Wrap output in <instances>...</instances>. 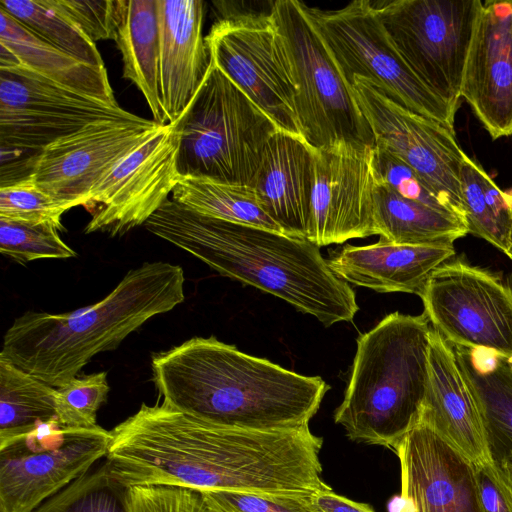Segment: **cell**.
<instances>
[{"label": "cell", "mask_w": 512, "mask_h": 512, "mask_svg": "<svg viewBox=\"0 0 512 512\" xmlns=\"http://www.w3.org/2000/svg\"><path fill=\"white\" fill-rule=\"evenodd\" d=\"M69 209L42 190L32 177L0 187V218L29 222H49L61 229V216Z\"/></svg>", "instance_id": "e575fe53"}, {"label": "cell", "mask_w": 512, "mask_h": 512, "mask_svg": "<svg viewBox=\"0 0 512 512\" xmlns=\"http://www.w3.org/2000/svg\"><path fill=\"white\" fill-rule=\"evenodd\" d=\"M160 97L166 123L176 121L198 92L211 65L203 36L205 3L158 0Z\"/></svg>", "instance_id": "ffe728a7"}, {"label": "cell", "mask_w": 512, "mask_h": 512, "mask_svg": "<svg viewBox=\"0 0 512 512\" xmlns=\"http://www.w3.org/2000/svg\"><path fill=\"white\" fill-rule=\"evenodd\" d=\"M314 150L303 138L277 130L266 143L250 185L267 215L291 237L307 239Z\"/></svg>", "instance_id": "44dd1931"}, {"label": "cell", "mask_w": 512, "mask_h": 512, "mask_svg": "<svg viewBox=\"0 0 512 512\" xmlns=\"http://www.w3.org/2000/svg\"><path fill=\"white\" fill-rule=\"evenodd\" d=\"M0 43L14 53L19 65L43 78L108 105L120 106L106 68L89 65L52 46L2 8Z\"/></svg>", "instance_id": "cb8c5ba5"}, {"label": "cell", "mask_w": 512, "mask_h": 512, "mask_svg": "<svg viewBox=\"0 0 512 512\" xmlns=\"http://www.w3.org/2000/svg\"><path fill=\"white\" fill-rule=\"evenodd\" d=\"M419 297L432 328L451 345L512 364V285L500 276L450 259L432 272Z\"/></svg>", "instance_id": "7c38bea8"}, {"label": "cell", "mask_w": 512, "mask_h": 512, "mask_svg": "<svg viewBox=\"0 0 512 512\" xmlns=\"http://www.w3.org/2000/svg\"><path fill=\"white\" fill-rule=\"evenodd\" d=\"M221 12L205 36L211 60L280 130L303 138L289 57L270 9Z\"/></svg>", "instance_id": "8fae6325"}, {"label": "cell", "mask_w": 512, "mask_h": 512, "mask_svg": "<svg viewBox=\"0 0 512 512\" xmlns=\"http://www.w3.org/2000/svg\"><path fill=\"white\" fill-rule=\"evenodd\" d=\"M474 466L482 512H512V471L507 463L493 458Z\"/></svg>", "instance_id": "ab89813d"}, {"label": "cell", "mask_w": 512, "mask_h": 512, "mask_svg": "<svg viewBox=\"0 0 512 512\" xmlns=\"http://www.w3.org/2000/svg\"><path fill=\"white\" fill-rule=\"evenodd\" d=\"M492 139L512 134V1L482 3L461 85Z\"/></svg>", "instance_id": "d6986e66"}, {"label": "cell", "mask_w": 512, "mask_h": 512, "mask_svg": "<svg viewBox=\"0 0 512 512\" xmlns=\"http://www.w3.org/2000/svg\"><path fill=\"white\" fill-rule=\"evenodd\" d=\"M110 431L57 419L0 439V512H32L105 458Z\"/></svg>", "instance_id": "30bf717a"}, {"label": "cell", "mask_w": 512, "mask_h": 512, "mask_svg": "<svg viewBox=\"0 0 512 512\" xmlns=\"http://www.w3.org/2000/svg\"><path fill=\"white\" fill-rule=\"evenodd\" d=\"M311 499L318 512H375L365 503L336 494L329 485L313 492Z\"/></svg>", "instance_id": "60d3db41"}, {"label": "cell", "mask_w": 512, "mask_h": 512, "mask_svg": "<svg viewBox=\"0 0 512 512\" xmlns=\"http://www.w3.org/2000/svg\"><path fill=\"white\" fill-rule=\"evenodd\" d=\"M305 8L350 86L354 77L366 78L400 106L455 132L456 111L403 59L372 1L355 0L336 10Z\"/></svg>", "instance_id": "ba28073f"}, {"label": "cell", "mask_w": 512, "mask_h": 512, "mask_svg": "<svg viewBox=\"0 0 512 512\" xmlns=\"http://www.w3.org/2000/svg\"><path fill=\"white\" fill-rule=\"evenodd\" d=\"M162 402L206 422L244 430L309 426L330 386L215 336L193 337L153 355Z\"/></svg>", "instance_id": "7a4b0ae2"}, {"label": "cell", "mask_w": 512, "mask_h": 512, "mask_svg": "<svg viewBox=\"0 0 512 512\" xmlns=\"http://www.w3.org/2000/svg\"><path fill=\"white\" fill-rule=\"evenodd\" d=\"M171 199L205 216L283 233L250 185L180 175Z\"/></svg>", "instance_id": "83f0119b"}, {"label": "cell", "mask_w": 512, "mask_h": 512, "mask_svg": "<svg viewBox=\"0 0 512 512\" xmlns=\"http://www.w3.org/2000/svg\"><path fill=\"white\" fill-rule=\"evenodd\" d=\"M182 115L160 125L112 166L91 191L86 234L121 236L145 224L168 200L180 176L177 167Z\"/></svg>", "instance_id": "5bb4252c"}, {"label": "cell", "mask_w": 512, "mask_h": 512, "mask_svg": "<svg viewBox=\"0 0 512 512\" xmlns=\"http://www.w3.org/2000/svg\"><path fill=\"white\" fill-rule=\"evenodd\" d=\"M61 7L94 43L115 40L126 0H58Z\"/></svg>", "instance_id": "74e56055"}, {"label": "cell", "mask_w": 512, "mask_h": 512, "mask_svg": "<svg viewBox=\"0 0 512 512\" xmlns=\"http://www.w3.org/2000/svg\"><path fill=\"white\" fill-rule=\"evenodd\" d=\"M375 145L339 142L314 150L307 239L318 247L376 235Z\"/></svg>", "instance_id": "2e32d148"}, {"label": "cell", "mask_w": 512, "mask_h": 512, "mask_svg": "<svg viewBox=\"0 0 512 512\" xmlns=\"http://www.w3.org/2000/svg\"><path fill=\"white\" fill-rule=\"evenodd\" d=\"M312 493L277 495L219 490L201 492L211 512H318L312 503Z\"/></svg>", "instance_id": "d590c367"}, {"label": "cell", "mask_w": 512, "mask_h": 512, "mask_svg": "<svg viewBox=\"0 0 512 512\" xmlns=\"http://www.w3.org/2000/svg\"><path fill=\"white\" fill-rule=\"evenodd\" d=\"M129 488L114 479L106 460L32 512H129Z\"/></svg>", "instance_id": "1f68e13d"}, {"label": "cell", "mask_w": 512, "mask_h": 512, "mask_svg": "<svg viewBox=\"0 0 512 512\" xmlns=\"http://www.w3.org/2000/svg\"><path fill=\"white\" fill-rule=\"evenodd\" d=\"M460 186L468 232L507 254L512 225V196L503 192L486 171L468 156L461 167Z\"/></svg>", "instance_id": "f1b7e54d"}, {"label": "cell", "mask_w": 512, "mask_h": 512, "mask_svg": "<svg viewBox=\"0 0 512 512\" xmlns=\"http://www.w3.org/2000/svg\"><path fill=\"white\" fill-rule=\"evenodd\" d=\"M508 467L510 468V470L512 471V456H510L509 458H507L506 460H504Z\"/></svg>", "instance_id": "7bdbcfd3"}, {"label": "cell", "mask_w": 512, "mask_h": 512, "mask_svg": "<svg viewBox=\"0 0 512 512\" xmlns=\"http://www.w3.org/2000/svg\"><path fill=\"white\" fill-rule=\"evenodd\" d=\"M159 126L142 117L91 122L46 146L31 177L68 209L86 208L97 182Z\"/></svg>", "instance_id": "e0dca14e"}, {"label": "cell", "mask_w": 512, "mask_h": 512, "mask_svg": "<svg viewBox=\"0 0 512 512\" xmlns=\"http://www.w3.org/2000/svg\"><path fill=\"white\" fill-rule=\"evenodd\" d=\"M144 226L222 276L272 294L324 326L350 322L359 310L353 289L306 238L205 216L172 199Z\"/></svg>", "instance_id": "3957f363"}, {"label": "cell", "mask_w": 512, "mask_h": 512, "mask_svg": "<svg viewBox=\"0 0 512 512\" xmlns=\"http://www.w3.org/2000/svg\"><path fill=\"white\" fill-rule=\"evenodd\" d=\"M394 452L401 469L399 512H482L474 464L430 422L419 417Z\"/></svg>", "instance_id": "ac0fdd59"}, {"label": "cell", "mask_w": 512, "mask_h": 512, "mask_svg": "<svg viewBox=\"0 0 512 512\" xmlns=\"http://www.w3.org/2000/svg\"><path fill=\"white\" fill-rule=\"evenodd\" d=\"M429 380L420 417L430 422L474 465L493 459L472 393L457 365L453 348L432 328Z\"/></svg>", "instance_id": "7402d4cb"}, {"label": "cell", "mask_w": 512, "mask_h": 512, "mask_svg": "<svg viewBox=\"0 0 512 512\" xmlns=\"http://www.w3.org/2000/svg\"><path fill=\"white\" fill-rule=\"evenodd\" d=\"M129 512H211L201 492L165 485L129 487Z\"/></svg>", "instance_id": "8d00e7d4"}, {"label": "cell", "mask_w": 512, "mask_h": 512, "mask_svg": "<svg viewBox=\"0 0 512 512\" xmlns=\"http://www.w3.org/2000/svg\"><path fill=\"white\" fill-rule=\"evenodd\" d=\"M123 77L142 93L153 121L166 123L160 97V25L158 0H126L115 40Z\"/></svg>", "instance_id": "4316f807"}, {"label": "cell", "mask_w": 512, "mask_h": 512, "mask_svg": "<svg viewBox=\"0 0 512 512\" xmlns=\"http://www.w3.org/2000/svg\"><path fill=\"white\" fill-rule=\"evenodd\" d=\"M511 208H512V197H511ZM508 241H509V248H508V252L506 255H508L510 257V259H512V225H511Z\"/></svg>", "instance_id": "b9f144b4"}, {"label": "cell", "mask_w": 512, "mask_h": 512, "mask_svg": "<svg viewBox=\"0 0 512 512\" xmlns=\"http://www.w3.org/2000/svg\"><path fill=\"white\" fill-rule=\"evenodd\" d=\"M372 3L410 68L457 111L465 63L483 2L392 0Z\"/></svg>", "instance_id": "9c48e42d"}, {"label": "cell", "mask_w": 512, "mask_h": 512, "mask_svg": "<svg viewBox=\"0 0 512 512\" xmlns=\"http://www.w3.org/2000/svg\"><path fill=\"white\" fill-rule=\"evenodd\" d=\"M56 388L0 357V439L56 417Z\"/></svg>", "instance_id": "f546056e"}, {"label": "cell", "mask_w": 512, "mask_h": 512, "mask_svg": "<svg viewBox=\"0 0 512 512\" xmlns=\"http://www.w3.org/2000/svg\"><path fill=\"white\" fill-rule=\"evenodd\" d=\"M139 116L51 82L17 65L0 68V146L40 155L54 141L99 120Z\"/></svg>", "instance_id": "9a60e30c"}, {"label": "cell", "mask_w": 512, "mask_h": 512, "mask_svg": "<svg viewBox=\"0 0 512 512\" xmlns=\"http://www.w3.org/2000/svg\"><path fill=\"white\" fill-rule=\"evenodd\" d=\"M105 460L126 487L178 486L202 491L309 494L328 486L308 427L255 431L230 428L171 408L147 405L111 431Z\"/></svg>", "instance_id": "6da1fadb"}, {"label": "cell", "mask_w": 512, "mask_h": 512, "mask_svg": "<svg viewBox=\"0 0 512 512\" xmlns=\"http://www.w3.org/2000/svg\"><path fill=\"white\" fill-rule=\"evenodd\" d=\"M477 404L492 457L512 456V364L496 354L451 345Z\"/></svg>", "instance_id": "d4e9b609"}, {"label": "cell", "mask_w": 512, "mask_h": 512, "mask_svg": "<svg viewBox=\"0 0 512 512\" xmlns=\"http://www.w3.org/2000/svg\"><path fill=\"white\" fill-rule=\"evenodd\" d=\"M455 253L453 244L401 245L379 239L364 246L346 244L327 262L347 283L381 293L419 296L432 272Z\"/></svg>", "instance_id": "603a6c76"}, {"label": "cell", "mask_w": 512, "mask_h": 512, "mask_svg": "<svg viewBox=\"0 0 512 512\" xmlns=\"http://www.w3.org/2000/svg\"><path fill=\"white\" fill-rule=\"evenodd\" d=\"M181 266L145 262L133 268L100 301L75 311H28L6 331L0 357L58 388L97 354L115 349L149 319L185 299Z\"/></svg>", "instance_id": "277c9868"}, {"label": "cell", "mask_w": 512, "mask_h": 512, "mask_svg": "<svg viewBox=\"0 0 512 512\" xmlns=\"http://www.w3.org/2000/svg\"><path fill=\"white\" fill-rule=\"evenodd\" d=\"M277 130L273 120L211 60L182 114L178 172L251 185L266 143Z\"/></svg>", "instance_id": "8992f818"}, {"label": "cell", "mask_w": 512, "mask_h": 512, "mask_svg": "<svg viewBox=\"0 0 512 512\" xmlns=\"http://www.w3.org/2000/svg\"><path fill=\"white\" fill-rule=\"evenodd\" d=\"M375 170L377 177L398 195L442 211L455 213L432 193L408 165L387 150L376 145Z\"/></svg>", "instance_id": "f35d334b"}, {"label": "cell", "mask_w": 512, "mask_h": 512, "mask_svg": "<svg viewBox=\"0 0 512 512\" xmlns=\"http://www.w3.org/2000/svg\"><path fill=\"white\" fill-rule=\"evenodd\" d=\"M305 6L296 0H278L270 7L289 57L296 86V115L304 140L313 149L339 142L375 145L351 86Z\"/></svg>", "instance_id": "52a82bcc"}, {"label": "cell", "mask_w": 512, "mask_h": 512, "mask_svg": "<svg viewBox=\"0 0 512 512\" xmlns=\"http://www.w3.org/2000/svg\"><path fill=\"white\" fill-rule=\"evenodd\" d=\"M351 88L375 145L408 165L446 207L465 220L460 171L467 155L455 132L400 106L366 78L354 77Z\"/></svg>", "instance_id": "4fadbf2b"}, {"label": "cell", "mask_w": 512, "mask_h": 512, "mask_svg": "<svg viewBox=\"0 0 512 512\" xmlns=\"http://www.w3.org/2000/svg\"><path fill=\"white\" fill-rule=\"evenodd\" d=\"M0 8L52 46L89 65L106 68L94 43L58 0H0Z\"/></svg>", "instance_id": "4dcf8cb0"}, {"label": "cell", "mask_w": 512, "mask_h": 512, "mask_svg": "<svg viewBox=\"0 0 512 512\" xmlns=\"http://www.w3.org/2000/svg\"><path fill=\"white\" fill-rule=\"evenodd\" d=\"M61 230L49 222L29 223L0 218V253L20 264L76 257L75 250L61 239Z\"/></svg>", "instance_id": "d6a6232c"}, {"label": "cell", "mask_w": 512, "mask_h": 512, "mask_svg": "<svg viewBox=\"0 0 512 512\" xmlns=\"http://www.w3.org/2000/svg\"><path fill=\"white\" fill-rule=\"evenodd\" d=\"M427 316L393 312L360 334L343 401L334 412L353 441L395 450L419 420L429 380Z\"/></svg>", "instance_id": "5b68a950"}, {"label": "cell", "mask_w": 512, "mask_h": 512, "mask_svg": "<svg viewBox=\"0 0 512 512\" xmlns=\"http://www.w3.org/2000/svg\"><path fill=\"white\" fill-rule=\"evenodd\" d=\"M110 387L106 372L76 376L56 388V417L61 426L74 429L97 427V412Z\"/></svg>", "instance_id": "836d02e7"}, {"label": "cell", "mask_w": 512, "mask_h": 512, "mask_svg": "<svg viewBox=\"0 0 512 512\" xmlns=\"http://www.w3.org/2000/svg\"><path fill=\"white\" fill-rule=\"evenodd\" d=\"M374 227L380 240L401 245L453 244L469 233L461 216L404 198L377 175Z\"/></svg>", "instance_id": "484cf974"}]
</instances>
